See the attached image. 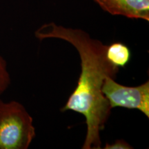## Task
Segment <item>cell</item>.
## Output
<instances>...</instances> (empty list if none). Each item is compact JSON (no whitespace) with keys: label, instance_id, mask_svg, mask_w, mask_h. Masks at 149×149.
<instances>
[{"label":"cell","instance_id":"6da1fadb","mask_svg":"<svg viewBox=\"0 0 149 149\" xmlns=\"http://www.w3.org/2000/svg\"><path fill=\"white\" fill-rule=\"evenodd\" d=\"M35 35L40 40L66 41L77 51L81 60V73L77 86L61 111H72L84 116L87 130L83 149L102 148L100 132L104 128L111 111L102 93V86L106 78H115L119 72V68L107 58V46L82 30L66 28L53 22L42 25Z\"/></svg>","mask_w":149,"mask_h":149},{"label":"cell","instance_id":"7a4b0ae2","mask_svg":"<svg viewBox=\"0 0 149 149\" xmlns=\"http://www.w3.org/2000/svg\"><path fill=\"white\" fill-rule=\"evenodd\" d=\"M35 136L33 117L25 107L0 100V149H27Z\"/></svg>","mask_w":149,"mask_h":149},{"label":"cell","instance_id":"3957f363","mask_svg":"<svg viewBox=\"0 0 149 149\" xmlns=\"http://www.w3.org/2000/svg\"><path fill=\"white\" fill-rule=\"evenodd\" d=\"M102 93L111 109L116 107L136 109L149 118V81L130 87L116 82L115 78L107 77L102 86Z\"/></svg>","mask_w":149,"mask_h":149},{"label":"cell","instance_id":"277c9868","mask_svg":"<svg viewBox=\"0 0 149 149\" xmlns=\"http://www.w3.org/2000/svg\"><path fill=\"white\" fill-rule=\"evenodd\" d=\"M112 15L149 21V0H94Z\"/></svg>","mask_w":149,"mask_h":149},{"label":"cell","instance_id":"5b68a950","mask_svg":"<svg viewBox=\"0 0 149 149\" xmlns=\"http://www.w3.org/2000/svg\"><path fill=\"white\" fill-rule=\"evenodd\" d=\"M106 56L113 66L117 68H124L128 64L131 57L130 48L121 42H115L107 46Z\"/></svg>","mask_w":149,"mask_h":149},{"label":"cell","instance_id":"8992f818","mask_svg":"<svg viewBox=\"0 0 149 149\" xmlns=\"http://www.w3.org/2000/svg\"><path fill=\"white\" fill-rule=\"evenodd\" d=\"M10 84V77L5 59L0 56V95L4 93Z\"/></svg>","mask_w":149,"mask_h":149},{"label":"cell","instance_id":"52a82bcc","mask_svg":"<svg viewBox=\"0 0 149 149\" xmlns=\"http://www.w3.org/2000/svg\"><path fill=\"white\" fill-rule=\"evenodd\" d=\"M103 148L104 149H130L133 148L128 143L123 139H117L113 144H107Z\"/></svg>","mask_w":149,"mask_h":149}]
</instances>
